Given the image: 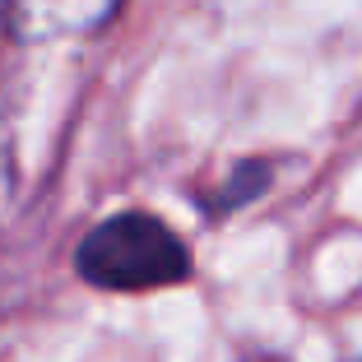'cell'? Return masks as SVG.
I'll use <instances>...</instances> for the list:
<instances>
[{
	"mask_svg": "<svg viewBox=\"0 0 362 362\" xmlns=\"http://www.w3.org/2000/svg\"><path fill=\"white\" fill-rule=\"evenodd\" d=\"M79 274L107 293L168 288L191 274V251L153 214H117L79 242Z\"/></svg>",
	"mask_w": 362,
	"mask_h": 362,
	"instance_id": "cell-1",
	"label": "cell"
},
{
	"mask_svg": "<svg viewBox=\"0 0 362 362\" xmlns=\"http://www.w3.org/2000/svg\"><path fill=\"white\" fill-rule=\"evenodd\" d=\"M121 0H0V23L19 42H52L65 33H93Z\"/></svg>",
	"mask_w": 362,
	"mask_h": 362,
	"instance_id": "cell-2",
	"label": "cell"
}]
</instances>
